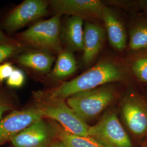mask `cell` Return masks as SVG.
Masks as SVG:
<instances>
[{"mask_svg":"<svg viewBox=\"0 0 147 147\" xmlns=\"http://www.w3.org/2000/svg\"><path fill=\"white\" fill-rule=\"evenodd\" d=\"M124 78L125 73L118 64L102 61L74 79L63 82L48 93H44L50 98L65 100L79 93L121 81Z\"/></svg>","mask_w":147,"mask_h":147,"instance_id":"6da1fadb","label":"cell"},{"mask_svg":"<svg viewBox=\"0 0 147 147\" xmlns=\"http://www.w3.org/2000/svg\"><path fill=\"white\" fill-rule=\"evenodd\" d=\"M34 95L37 107L42 112L43 117L58 122L70 133L88 136L89 125L77 116L65 100L50 98L42 92H38Z\"/></svg>","mask_w":147,"mask_h":147,"instance_id":"7a4b0ae2","label":"cell"},{"mask_svg":"<svg viewBox=\"0 0 147 147\" xmlns=\"http://www.w3.org/2000/svg\"><path fill=\"white\" fill-rule=\"evenodd\" d=\"M115 96L113 87L102 86L74 95L67 99V103L86 123L99 116L112 102Z\"/></svg>","mask_w":147,"mask_h":147,"instance_id":"3957f363","label":"cell"},{"mask_svg":"<svg viewBox=\"0 0 147 147\" xmlns=\"http://www.w3.org/2000/svg\"><path fill=\"white\" fill-rule=\"evenodd\" d=\"M61 16L56 14L47 20L38 22L20 33L19 39L25 44L37 49L61 52Z\"/></svg>","mask_w":147,"mask_h":147,"instance_id":"277c9868","label":"cell"},{"mask_svg":"<svg viewBox=\"0 0 147 147\" xmlns=\"http://www.w3.org/2000/svg\"><path fill=\"white\" fill-rule=\"evenodd\" d=\"M88 135L103 147H133L114 111H108L95 125L89 126Z\"/></svg>","mask_w":147,"mask_h":147,"instance_id":"5b68a950","label":"cell"},{"mask_svg":"<svg viewBox=\"0 0 147 147\" xmlns=\"http://www.w3.org/2000/svg\"><path fill=\"white\" fill-rule=\"evenodd\" d=\"M122 117L129 130L137 137L147 136V102L140 95L131 93L124 99Z\"/></svg>","mask_w":147,"mask_h":147,"instance_id":"8992f818","label":"cell"},{"mask_svg":"<svg viewBox=\"0 0 147 147\" xmlns=\"http://www.w3.org/2000/svg\"><path fill=\"white\" fill-rule=\"evenodd\" d=\"M47 3L42 0H25L16 7L5 18L4 26L8 31L14 32L27 24L45 16Z\"/></svg>","mask_w":147,"mask_h":147,"instance_id":"52a82bcc","label":"cell"},{"mask_svg":"<svg viewBox=\"0 0 147 147\" xmlns=\"http://www.w3.org/2000/svg\"><path fill=\"white\" fill-rule=\"evenodd\" d=\"M42 112L30 108L11 112L0 121V145L11 141L34 122L43 118Z\"/></svg>","mask_w":147,"mask_h":147,"instance_id":"ba28073f","label":"cell"},{"mask_svg":"<svg viewBox=\"0 0 147 147\" xmlns=\"http://www.w3.org/2000/svg\"><path fill=\"white\" fill-rule=\"evenodd\" d=\"M50 5L56 14H67L82 19H101L105 7L99 0H53Z\"/></svg>","mask_w":147,"mask_h":147,"instance_id":"9c48e42d","label":"cell"},{"mask_svg":"<svg viewBox=\"0 0 147 147\" xmlns=\"http://www.w3.org/2000/svg\"><path fill=\"white\" fill-rule=\"evenodd\" d=\"M54 135L56 133L53 125L42 118L19 133L11 142L14 147H47Z\"/></svg>","mask_w":147,"mask_h":147,"instance_id":"30bf717a","label":"cell"},{"mask_svg":"<svg viewBox=\"0 0 147 147\" xmlns=\"http://www.w3.org/2000/svg\"><path fill=\"white\" fill-rule=\"evenodd\" d=\"M104 29L94 23L87 22L84 26L83 61L86 65L92 63L98 56L105 41Z\"/></svg>","mask_w":147,"mask_h":147,"instance_id":"8fae6325","label":"cell"},{"mask_svg":"<svg viewBox=\"0 0 147 147\" xmlns=\"http://www.w3.org/2000/svg\"><path fill=\"white\" fill-rule=\"evenodd\" d=\"M101 20L105 24L109 40L111 45L118 51H123L127 46L126 31L114 12L105 6Z\"/></svg>","mask_w":147,"mask_h":147,"instance_id":"7c38bea8","label":"cell"},{"mask_svg":"<svg viewBox=\"0 0 147 147\" xmlns=\"http://www.w3.org/2000/svg\"><path fill=\"white\" fill-rule=\"evenodd\" d=\"M54 61L51 55L39 51H28L18 57V62L23 66L42 74L51 71Z\"/></svg>","mask_w":147,"mask_h":147,"instance_id":"4fadbf2b","label":"cell"},{"mask_svg":"<svg viewBox=\"0 0 147 147\" xmlns=\"http://www.w3.org/2000/svg\"><path fill=\"white\" fill-rule=\"evenodd\" d=\"M84 19L71 16L67 21L64 32L65 42L70 49L81 51L84 48Z\"/></svg>","mask_w":147,"mask_h":147,"instance_id":"5bb4252c","label":"cell"},{"mask_svg":"<svg viewBox=\"0 0 147 147\" xmlns=\"http://www.w3.org/2000/svg\"><path fill=\"white\" fill-rule=\"evenodd\" d=\"M77 69V62L73 53L69 50H62L58 53L51 76L57 80L65 79L73 74Z\"/></svg>","mask_w":147,"mask_h":147,"instance_id":"9a60e30c","label":"cell"},{"mask_svg":"<svg viewBox=\"0 0 147 147\" xmlns=\"http://www.w3.org/2000/svg\"><path fill=\"white\" fill-rule=\"evenodd\" d=\"M53 126L59 140L63 142L67 147H104L89 136L70 133L61 126Z\"/></svg>","mask_w":147,"mask_h":147,"instance_id":"2e32d148","label":"cell"},{"mask_svg":"<svg viewBox=\"0 0 147 147\" xmlns=\"http://www.w3.org/2000/svg\"><path fill=\"white\" fill-rule=\"evenodd\" d=\"M128 46L134 51L140 52L147 49V19L138 21L129 33Z\"/></svg>","mask_w":147,"mask_h":147,"instance_id":"e0dca14e","label":"cell"},{"mask_svg":"<svg viewBox=\"0 0 147 147\" xmlns=\"http://www.w3.org/2000/svg\"><path fill=\"white\" fill-rule=\"evenodd\" d=\"M132 73L140 82L147 84V49L140 53L132 61Z\"/></svg>","mask_w":147,"mask_h":147,"instance_id":"ac0fdd59","label":"cell"},{"mask_svg":"<svg viewBox=\"0 0 147 147\" xmlns=\"http://www.w3.org/2000/svg\"><path fill=\"white\" fill-rule=\"evenodd\" d=\"M22 47L16 44H0V63L20 52Z\"/></svg>","mask_w":147,"mask_h":147,"instance_id":"d6986e66","label":"cell"},{"mask_svg":"<svg viewBox=\"0 0 147 147\" xmlns=\"http://www.w3.org/2000/svg\"><path fill=\"white\" fill-rule=\"evenodd\" d=\"M25 81V76L24 72L19 69H14L9 78L7 80V84L13 88H20Z\"/></svg>","mask_w":147,"mask_h":147,"instance_id":"ffe728a7","label":"cell"},{"mask_svg":"<svg viewBox=\"0 0 147 147\" xmlns=\"http://www.w3.org/2000/svg\"><path fill=\"white\" fill-rule=\"evenodd\" d=\"M14 70L11 63H5L0 65V82H3L9 78Z\"/></svg>","mask_w":147,"mask_h":147,"instance_id":"44dd1931","label":"cell"},{"mask_svg":"<svg viewBox=\"0 0 147 147\" xmlns=\"http://www.w3.org/2000/svg\"><path fill=\"white\" fill-rule=\"evenodd\" d=\"M16 42H13L5 34L2 32L0 30V44H16Z\"/></svg>","mask_w":147,"mask_h":147,"instance_id":"7402d4cb","label":"cell"},{"mask_svg":"<svg viewBox=\"0 0 147 147\" xmlns=\"http://www.w3.org/2000/svg\"><path fill=\"white\" fill-rule=\"evenodd\" d=\"M8 108L5 105L0 102V120H1L3 113L5 112V111L7 110Z\"/></svg>","mask_w":147,"mask_h":147,"instance_id":"603a6c76","label":"cell"},{"mask_svg":"<svg viewBox=\"0 0 147 147\" xmlns=\"http://www.w3.org/2000/svg\"><path fill=\"white\" fill-rule=\"evenodd\" d=\"M47 147H67L65 146V145L63 143V142L59 140L58 142H56L55 143H53V144H51V146H50L49 147L48 146Z\"/></svg>","mask_w":147,"mask_h":147,"instance_id":"cb8c5ba5","label":"cell"},{"mask_svg":"<svg viewBox=\"0 0 147 147\" xmlns=\"http://www.w3.org/2000/svg\"><path fill=\"white\" fill-rule=\"evenodd\" d=\"M140 5L143 10L147 13V1H142L140 2Z\"/></svg>","mask_w":147,"mask_h":147,"instance_id":"d4e9b609","label":"cell"}]
</instances>
